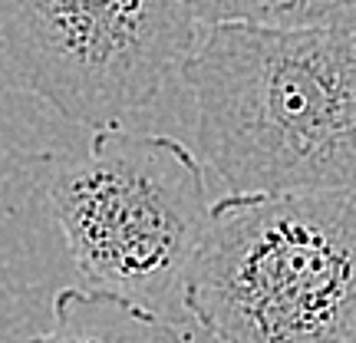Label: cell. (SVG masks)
Instances as JSON below:
<instances>
[{"label":"cell","instance_id":"cell-1","mask_svg":"<svg viewBox=\"0 0 356 343\" xmlns=\"http://www.w3.org/2000/svg\"><path fill=\"white\" fill-rule=\"evenodd\" d=\"M181 77L202 162L228 191L356 202V17L218 20Z\"/></svg>","mask_w":356,"mask_h":343},{"label":"cell","instance_id":"cell-2","mask_svg":"<svg viewBox=\"0 0 356 343\" xmlns=\"http://www.w3.org/2000/svg\"><path fill=\"white\" fill-rule=\"evenodd\" d=\"M178 297L218 343H340L356 330V202L228 191Z\"/></svg>","mask_w":356,"mask_h":343},{"label":"cell","instance_id":"cell-3","mask_svg":"<svg viewBox=\"0 0 356 343\" xmlns=\"http://www.w3.org/2000/svg\"><path fill=\"white\" fill-rule=\"evenodd\" d=\"M50 212L89 287L152 307L181 291L211 202L202 159L181 139L106 126L56 172Z\"/></svg>","mask_w":356,"mask_h":343},{"label":"cell","instance_id":"cell-4","mask_svg":"<svg viewBox=\"0 0 356 343\" xmlns=\"http://www.w3.org/2000/svg\"><path fill=\"white\" fill-rule=\"evenodd\" d=\"M195 0H0V77L83 129L122 126L198 47Z\"/></svg>","mask_w":356,"mask_h":343},{"label":"cell","instance_id":"cell-5","mask_svg":"<svg viewBox=\"0 0 356 343\" xmlns=\"http://www.w3.org/2000/svg\"><path fill=\"white\" fill-rule=\"evenodd\" d=\"M26 343H185V333L126 294L63 287L53 297V324Z\"/></svg>","mask_w":356,"mask_h":343},{"label":"cell","instance_id":"cell-6","mask_svg":"<svg viewBox=\"0 0 356 343\" xmlns=\"http://www.w3.org/2000/svg\"><path fill=\"white\" fill-rule=\"evenodd\" d=\"M204 24L218 20H264L304 24L327 17H356V0H195Z\"/></svg>","mask_w":356,"mask_h":343},{"label":"cell","instance_id":"cell-7","mask_svg":"<svg viewBox=\"0 0 356 343\" xmlns=\"http://www.w3.org/2000/svg\"><path fill=\"white\" fill-rule=\"evenodd\" d=\"M340 343H356V330L350 333V337H343V340H340Z\"/></svg>","mask_w":356,"mask_h":343}]
</instances>
